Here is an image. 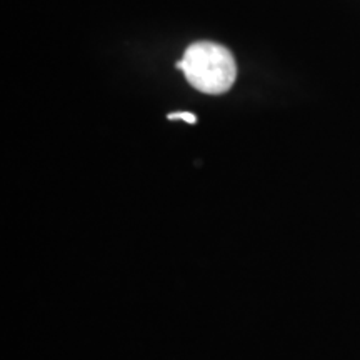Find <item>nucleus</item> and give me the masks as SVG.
Listing matches in <instances>:
<instances>
[{"label":"nucleus","mask_w":360,"mask_h":360,"mask_svg":"<svg viewBox=\"0 0 360 360\" xmlns=\"http://www.w3.org/2000/svg\"><path fill=\"white\" fill-rule=\"evenodd\" d=\"M188 84L199 92L220 96L231 90L237 79L236 58L227 47L214 42H195L177 62Z\"/></svg>","instance_id":"nucleus-1"},{"label":"nucleus","mask_w":360,"mask_h":360,"mask_svg":"<svg viewBox=\"0 0 360 360\" xmlns=\"http://www.w3.org/2000/svg\"><path fill=\"white\" fill-rule=\"evenodd\" d=\"M169 120H184L187 124H197L195 114H191V112H175V114L167 115Z\"/></svg>","instance_id":"nucleus-2"}]
</instances>
